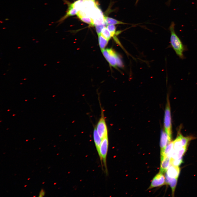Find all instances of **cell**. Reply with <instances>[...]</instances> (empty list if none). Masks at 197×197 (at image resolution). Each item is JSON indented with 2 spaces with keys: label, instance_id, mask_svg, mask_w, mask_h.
<instances>
[{
  "label": "cell",
  "instance_id": "1",
  "mask_svg": "<svg viewBox=\"0 0 197 197\" xmlns=\"http://www.w3.org/2000/svg\"><path fill=\"white\" fill-rule=\"evenodd\" d=\"M175 24L172 23L169 27V30L171 32L170 46L174 51L177 55L182 59L185 58L183 53L187 50V48L181 41L179 37L175 31Z\"/></svg>",
  "mask_w": 197,
  "mask_h": 197
},
{
  "label": "cell",
  "instance_id": "2",
  "mask_svg": "<svg viewBox=\"0 0 197 197\" xmlns=\"http://www.w3.org/2000/svg\"><path fill=\"white\" fill-rule=\"evenodd\" d=\"M165 131L172 138V128L171 106L169 96H167L164 118Z\"/></svg>",
  "mask_w": 197,
  "mask_h": 197
},
{
  "label": "cell",
  "instance_id": "3",
  "mask_svg": "<svg viewBox=\"0 0 197 197\" xmlns=\"http://www.w3.org/2000/svg\"><path fill=\"white\" fill-rule=\"evenodd\" d=\"M108 136H106L102 139L100 150L99 158L100 159L101 164L103 163L106 171L107 172V157L108 147Z\"/></svg>",
  "mask_w": 197,
  "mask_h": 197
},
{
  "label": "cell",
  "instance_id": "4",
  "mask_svg": "<svg viewBox=\"0 0 197 197\" xmlns=\"http://www.w3.org/2000/svg\"><path fill=\"white\" fill-rule=\"evenodd\" d=\"M97 132L102 139L108 136L107 127L104 116V111L103 109H101V115L100 118L96 127Z\"/></svg>",
  "mask_w": 197,
  "mask_h": 197
},
{
  "label": "cell",
  "instance_id": "5",
  "mask_svg": "<svg viewBox=\"0 0 197 197\" xmlns=\"http://www.w3.org/2000/svg\"><path fill=\"white\" fill-rule=\"evenodd\" d=\"M105 58L110 65L114 68L117 66V60L118 56L115 52L111 48H108L102 50Z\"/></svg>",
  "mask_w": 197,
  "mask_h": 197
},
{
  "label": "cell",
  "instance_id": "6",
  "mask_svg": "<svg viewBox=\"0 0 197 197\" xmlns=\"http://www.w3.org/2000/svg\"><path fill=\"white\" fill-rule=\"evenodd\" d=\"M166 183V179L163 173L159 172L156 175L153 179L150 187L148 189L162 186Z\"/></svg>",
  "mask_w": 197,
  "mask_h": 197
},
{
  "label": "cell",
  "instance_id": "7",
  "mask_svg": "<svg viewBox=\"0 0 197 197\" xmlns=\"http://www.w3.org/2000/svg\"><path fill=\"white\" fill-rule=\"evenodd\" d=\"M171 139L165 130H162L160 139V153L163 152L167 145L171 141Z\"/></svg>",
  "mask_w": 197,
  "mask_h": 197
},
{
  "label": "cell",
  "instance_id": "8",
  "mask_svg": "<svg viewBox=\"0 0 197 197\" xmlns=\"http://www.w3.org/2000/svg\"><path fill=\"white\" fill-rule=\"evenodd\" d=\"M166 172V175L169 177L178 178L180 174V169L178 166L171 165Z\"/></svg>",
  "mask_w": 197,
  "mask_h": 197
},
{
  "label": "cell",
  "instance_id": "9",
  "mask_svg": "<svg viewBox=\"0 0 197 197\" xmlns=\"http://www.w3.org/2000/svg\"><path fill=\"white\" fill-rule=\"evenodd\" d=\"M161 161L160 172L163 174L166 172L171 165V158L168 156L165 157Z\"/></svg>",
  "mask_w": 197,
  "mask_h": 197
},
{
  "label": "cell",
  "instance_id": "10",
  "mask_svg": "<svg viewBox=\"0 0 197 197\" xmlns=\"http://www.w3.org/2000/svg\"><path fill=\"white\" fill-rule=\"evenodd\" d=\"M93 137L94 142L97 151L99 156H100V150L102 139L99 135L96 128L94 129L93 132Z\"/></svg>",
  "mask_w": 197,
  "mask_h": 197
},
{
  "label": "cell",
  "instance_id": "11",
  "mask_svg": "<svg viewBox=\"0 0 197 197\" xmlns=\"http://www.w3.org/2000/svg\"><path fill=\"white\" fill-rule=\"evenodd\" d=\"M178 178H172L169 177L166 175V184L170 186L172 190V195H174L175 190Z\"/></svg>",
  "mask_w": 197,
  "mask_h": 197
},
{
  "label": "cell",
  "instance_id": "12",
  "mask_svg": "<svg viewBox=\"0 0 197 197\" xmlns=\"http://www.w3.org/2000/svg\"><path fill=\"white\" fill-rule=\"evenodd\" d=\"M174 150L173 142H171L166 146L163 152L161 153V160L168 156Z\"/></svg>",
  "mask_w": 197,
  "mask_h": 197
},
{
  "label": "cell",
  "instance_id": "13",
  "mask_svg": "<svg viewBox=\"0 0 197 197\" xmlns=\"http://www.w3.org/2000/svg\"><path fill=\"white\" fill-rule=\"evenodd\" d=\"M78 11L76 9L72 7L71 5H70L69 7L68 11L65 16L59 20L58 22H62L69 17L75 16L78 14Z\"/></svg>",
  "mask_w": 197,
  "mask_h": 197
},
{
  "label": "cell",
  "instance_id": "14",
  "mask_svg": "<svg viewBox=\"0 0 197 197\" xmlns=\"http://www.w3.org/2000/svg\"><path fill=\"white\" fill-rule=\"evenodd\" d=\"M105 22L107 25H116L119 24H126V23H124L121 21L117 20L110 17H104Z\"/></svg>",
  "mask_w": 197,
  "mask_h": 197
},
{
  "label": "cell",
  "instance_id": "15",
  "mask_svg": "<svg viewBox=\"0 0 197 197\" xmlns=\"http://www.w3.org/2000/svg\"><path fill=\"white\" fill-rule=\"evenodd\" d=\"M98 40L99 46L101 50L105 49L109 41L103 37L101 34L98 35Z\"/></svg>",
  "mask_w": 197,
  "mask_h": 197
},
{
  "label": "cell",
  "instance_id": "16",
  "mask_svg": "<svg viewBox=\"0 0 197 197\" xmlns=\"http://www.w3.org/2000/svg\"><path fill=\"white\" fill-rule=\"evenodd\" d=\"M78 17L83 22L89 24L91 26H95L93 20L90 17L80 16Z\"/></svg>",
  "mask_w": 197,
  "mask_h": 197
},
{
  "label": "cell",
  "instance_id": "17",
  "mask_svg": "<svg viewBox=\"0 0 197 197\" xmlns=\"http://www.w3.org/2000/svg\"><path fill=\"white\" fill-rule=\"evenodd\" d=\"M101 35L103 37L108 41L112 37L111 33L107 28V27H104L102 29Z\"/></svg>",
  "mask_w": 197,
  "mask_h": 197
},
{
  "label": "cell",
  "instance_id": "18",
  "mask_svg": "<svg viewBox=\"0 0 197 197\" xmlns=\"http://www.w3.org/2000/svg\"><path fill=\"white\" fill-rule=\"evenodd\" d=\"M107 28L110 32L111 37H114L116 34L115 26L114 25H108L107 26Z\"/></svg>",
  "mask_w": 197,
  "mask_h": 197
},
{
  "label": "cell",
  "instance_id": "19",
  "mask_svg": "<svg viewBox=\"0 0 197 197\" xmlns=\"http://www.w3.org/2000/svg\"><path fill=\"white\" fill-rule=\"evenodd\" d=\"M183 162L182 159H171V165L179 166Z\"/></svg>",
  "mask_w": 197,
  "mask_h": 197
},
{
  "label": "cell",
  "instance_id": "20",
  "mask_svg": "<svg viewBox=\"0 0 197 197\" xmlns=\"http://www.w3.org/2000/svg\"><path fill=\"white\" fill-rule=\"evenodd\" d=\"M106 24L95 25L96 31L98 35L101 34L102 30L105 27Z\"/></svg>",
  "mask_w": 197,
  "mask_h": 197
},
{
  "label": "cell",
  "instance_id": "21",
  "mask_svg": "<svg viewBox=\"0 0 197 197\" xmlns=\"http://www.w3.org/2000/svg\"><path fill=\"white\" fill-rule=\"evenodd\" d=\"M45 192L43 189H42L40 193H39V196L42 197L44 196Z\"/></svg>",
  "mask_w": 197,
  "mask_h": 197
},
{
  "label": "cell",
  "instance_id": "22",
  "mask_svg": "<svg viewBox=\"0 0 197 197\" xmlns=\"http://www.w3.org/2000/svg\"><path fill=\"white\" fill-rule=\"evenodd\" d=\"M87 1H91L93 2H95V0H87Z\"/></svg>",
  "mask_w": 197,
  "mask_h": 197
}]
</instances>
